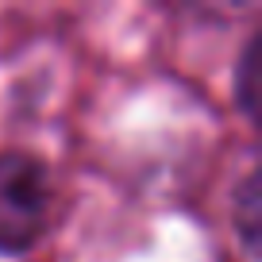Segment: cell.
Here are the masks:
<instances>
[{
  "label": "cell",
  "instance_id": "cell-3",
  "mask_svg": "<svg viewBox=\"0 0 262 262\" xmlns=\"http://www.w3.org/2000/svg\"><path fill=\"white\" fill-rule=\"evenodd\" d=\"M258 173H247V181L235 193V224L247 239V251H258Z\"/></svg>",
  "mask_w": 262,
  "mask_h": 262
},
{
  "label": "cell",
  "instance_id": "cell-2",
  "mask_svg": "<svg viewBox=\"0 0 262 262\" xmlns=\"http://www.w3.org/2000/svg\"><path fill=\"white\" fill-rule=\"evenodd\" d=\"M235 93H239V104H243L247 120L258 123V120H262V31L247 42L243 58H239Z\"/></svg>",
  "mask_w": 262,
  "mask_h": 262
},
{
  "label": "cell",
  "instance_id": "cell-1",
  "mask_svg": "<svg viewBox=\"0 0 262 262\" xmlns=\"http://www.w3.org/2000/svg\"><path fill=\"white\" fill-rule=\"evenodd\" d=\"M47 173L27 155H0V254H24L47 228Z\"/></svg>",
  "mask_w": 262,
  "mask_h": 262
}]
</instances>
